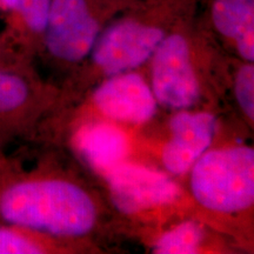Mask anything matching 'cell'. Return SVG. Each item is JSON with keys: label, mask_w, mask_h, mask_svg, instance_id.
<instances>
[{"label": "cell", "mask_w": 254, "mask_h": 254, "mask_svg": "<svg viewBox=\"0 0 254 254\" xmlns=\"http://www.w3.org/2000/svg\"><path fill=\"white\" fill-rule=\"evenodd\" d=\"M0 217L12 226L59 238H82L94 231L99 206L79 184L63 178L14 183L0 194Z\"/></svg>", "instance_id": "6da1fadb"}, {"label": "cell", "mask_w": 254, "mask_h": 254, "mask_svg": "<svg viewBox=\"0 0 254 254\" xmlns=\"http://www.w3.org/2000/svg\"><path fill=\"white\" fill-rule=\"evenodd\" d=\"M193 198L206 211L236 215L254 205V150L228 146L208 150L190 170Z\"/></svg>", "instance_id": "7a4b0ae2"}, {"label": "cell", "mask_w": 254, "mask_h": 254, "mask_svg": "<svg viewBox=\"0 0 254 254\" xmlns=\"http://www.w3.org/2000/svg\"><path fill=\"white\" fill-rule=\"evenodd\" d=\"M150 60L151 88L158 105L180 111L201 103L206 93L205 75L189 33L168 31Z\"/></svg>", "instance_id": "3957f363"}, {"label": "cell", "mask_w": 254, "mask_h": 254, "mask_svg": "<svg viewBox=\"0 0 254 254\" xmlns=\"http://www.w3.org/2000/svg\"><path fill=\"white\" fill-rule=\"evenodd\" d=\"M167 28L152 19L127 17L101 31L91 51V65L99 77L133 71L151 59Z\"/></svg>", "instance_id": "277c9868"}, {"label": "cell", "mask_w": 254, "mask_h": 254, "mask_svg": "<svg viewBox=\"0 0 254 254\" xmlns=\"http://www.w3.org/2000/svg\"><path fill=\"white\" fill-rule=\"evenodd\" d=\"M101 32L90 0H51L45 44L51 56L65 64H79L90 56Z\"/></svg>", "instance_id": "5b68a950"}, {"label": "cell", "mask_w": 254, "mask_h": 254, "mask_svg": "<svg viewBox=\"0 0 254 254\" xmlns=\"http://www.w3.org/2000/svg\"><path fill=\"white\" fill-rule=\"evenodd\" d=\"M110 199L126 214L176 201L180 189L167 174L135 164H119L106 174Z\"/></svg>", "instance_id": "8992f818"}, {"label": "cell", "mask_w": 254, "mask_h": 254, "mask_svg": "<svg viewBox=\"0 0 254 254\" xmlns=\"http://www.w3.org/2000/svg\"><path fill=\"white\" fill-rule=\"evenodd\" d=\"M92 100L104 117L133 125L151 120L158 109L150 85L132 71L105 78L93 92Z\"/></svg>", "instance_id": "52a82bcc"}, {"label": "cell", "mask_w": 254, "mask_h": 254, "mask_svg": "<svg viewBox=\"0 0 254 254\" xmlns=\"http://www.w3.org/2000/svg\"><path fill=\"white\" fill-rule=\"evenodd\" d=\"M170 132L161 154L163 165L172 176H184L211 148L217 133V118L205 111H176L170 120Z\"/></svg>", "instance_id": "ba28073f"}, {"label": "cell", "mask_w": 254, "mask_h": 254, "mask_svg": "<svg viewBox=\"0 0 254 254\" xmlns=\"http://www.w3.org/2000/svg\"><path fill=\"white\" fill-rule=\"evenodd\" d=\"M78 153L94 171L106 174L125 161L129 144L125 132L110 123L81 126L73 138Z\"/></svg>", "instance_id": "9c48e42d"}, {"label": "cell", "mask_w": 254, "mask_h": 254, "mask_svg": "<svg viewBox=\"0 0 254 254\" xmlns=\"http://www.w3.org/2000/svg\"><path fill=\"white\" fill-rule=\"evenodd\" d=\"M212 24L244 62H254V0H213Z\"/></svg>", "instance_id": "30bf717a"}, {"label": "cell", "mask_w": 254, "mask_h": 254, "mask_svg": "<svg viewBox=\"0 0 254 254\" xmlns=\"http://www.w3.org/2000/svg\"><path fill=\"white\" fill-rule=\"evenodd\" d=\"M204 238V228L199 222L194 220L184 221L172 230L165 232L155 241L153 252L158 254L198 253Z\"/></svg>", "instance_id": "8fae6325"}, {"label": "cell", "mask_w": 254, "mask_h": 254, "mask_svg": "<svg viewBox=\"0 0 254 254\" xmlns=\"http://www.w3.org/2000/svg\"><path fill=\"white\" fill-rule=\"evenodd\" d=\"M31 98V87L23 77L0 69V114L21 110Z\"/></svg>", "instance_id": "7c38bea8"}, {"label": "cell", "mask_w": 254, "mask_h": 254, "mask_svg": "<svg viewBox=\"0 0 254 254\" xmlns=\"http://www.w3.org/2000/svg\"><path fill=\"white\" fill-rule=\"evenodd\" d=\"M50 4L51 0H0V7L18 13L34 33L45 32Z\"/></svg>", "instance_id": "4fadbf2b"}, {"label": "cell", "mask_w": 254, "mask_h": 254, "mask_svg": "<svg viewBox=\"0 0 254 254\" xmlns=\"http://www.w3.org/2000/svg\"><path fill=\"white\" fill-rule=\"evenodd\" d=\"M234 95L241 112L247 119L254 120V66L253 63L244 64L234 77Z\"/></svg>", "instance_id": "5bb4252c"}, {"label": "cell", "mask_w": 254, "mask_h": 254, "mask_svg": "<svg viewBox=\"0 0 254 254\" xmlns=\"http://www.w3.org/2000/svg\"><path fill=\"white\" fill-rule=\"evenodd\" d=\"M45 250L37 243L17 231L0 227V254H39Z\"/></svg>", "instance_id": "9a60e30c"}]
</instances>
